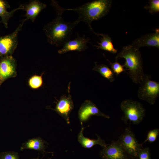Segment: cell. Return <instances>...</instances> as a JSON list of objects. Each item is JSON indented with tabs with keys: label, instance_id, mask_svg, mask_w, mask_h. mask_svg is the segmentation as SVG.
<instances>
[{
	"label": "cell",
	"instance_id": "30bf717a",
	"mask_svg": "<svg viewBox=\"0 0 159 159\" xmlns=\"http://www.w3.org/2000/svg\"><path fill=\"white\" fill-rule=\"evenodd\" d=\"M16 61L12 55L0 59V86L7 79L16 75Z\"/></svg>",
	"mask_w": 159,
	"mask_h": 159
},
{
	"label": "cell",
	"instance_id": "e0dca14e",
	"mask_svg": "<svg viewBox=\"0 0 159 159\" xmlns=\"http://www.w3.org/2000/svg\"><path fill=\"white\" fill-rule=\"evenodd\" d=\"M96 35L102 36L100 42H97V45H95L97 49L107 51L112 53L115 54L117 52L113 45L111 37L108 34L96 33Z\"/></svg>",
	"mask_w": 159,
	"mask_h": 159
},
{
	"label": "cell",
	"instance_id": "9c48e42d",
	"mask_svg": "<svg viewBox=\"0 0 159 159\" xmlns=\"http://www.w3.org/2000/svg\"><path fill=\"white\" fill-rule=\"evenodd\" d=\"M99 154L102 159H132L117 141H113L103 148Z\"/></svg>",
	"mask_w": 159,
	"mask_h": 159
},
{
	"label": "cell",
	"instance_id": "7402d4cb",
	"mask_svg": "<svg viewBox=\"0 0 159 159\" xmlns=\"http://www.w3.org/2000/svg\"><path fill=\"white\" fill-rule=\"evenodd\" d=\"M151 14L158 13L159 11V0H150L149 4L145 7Z\"/></svg>",
	"mask_w": 159,
	"mask_h": 159
},
{
	"label": "cell",
	"instance_id": "ffe728a7",
	"mask_svg": "<svg viewBox=\"0 0 159 159\" xmlns=\"http://www.w3.org/2000/svg\"><path fill=\"white\" fill-rule=\"evenodd\" d=\"M43 73L41 75H34L29 79L28 83L30 87L33 89H37L42 85L43 80L42 76Z\"/></svg>",
	"mask_w": 159,
	"mask_h": 159
},
{
	"label": "cell",
	"instance_id": "8fae6325",
	"mask_svg": "<svg viewBox=\"0 0 159 159\" xmlns=\"http://www.w3.org/2000/svg\"><path fill=\"white\" fill-rule=\"evenodd\" d=\"M78 117L81 123L87 121L93 115L101 116L109 119V116L102 112L92 101L85 100L82 104L78 112Z\"/></svg>",
	"mask_w": 159,
	"mask_h": 159
},
{
	"label": "cell",
	"instance_id": "603a6c76",
	"mask_svg": "<svg viewBox=\"0 0 159 159\" xmlns=\"http://www.w3.org/2000/svg\"><path fill=\"white\" fill-rule=\"evenodd\" d=\"M159 129L155 128L149 131L147 135V138L144 142L142 143L143 145L147 141L150 143L155 142L158 135Z\"/></svg>",
	"mask_w": 159,
	"mask_h": 159
},
{
	"label": "cell",
	"instance_id": "5b68a950",
	"mask_svg": "<svg viewBox=\"0 0 159 159\" xmlns=\"http://www.w3.org/2000/svg\"><path fill=\"white\" fill-rule=\"evenodd\" d=\"M138 97L150 105H153L159 95V82L151 80L150 76L145 74L139 84Z\"/></svg>",
	"mask_w": 159,
	"mask_h": 159
},
{
	"label": "cell",
	"instance_id": "52a82bcc",
	"mask_svg": "<svg viewBox=\"0 0 159 159\" xmlns=\"http://www.w3.org/2000/svg\"><path fill=\"white\" fill-rule=\"evenodd\" d=\"M26 20L23 19L16 30L12 33L0 36V59L12 55L18 44V35Z\"/></svg>",
	"mask_w": 159,
	"mask_h": 159
},
{
	"label": "cell",
	"instance_id": "8992f818",
	"mask_svg": "<svg viewBox=\"0 0 159 159\" xmlns=\"http://www.w3.org/2000/svg\"><path fill=\"white\" fill-rule=\"evenodd\" d=\"M123 149L132 159H136L143 147L138 142L130 127H126L117 140Z\"/></svg>",
	"mask_w": 159,
	"mask_h": 159
},
{
	"label": "cell",
	"instance_id": "277c9868",
	"mask_svg": "<svg viewBox=\"0 0 159 159\" xmlns=\"http://www.w3.org/2000/svg\"><path fill=\"white\" fill-rule=\"evenodd\" d=\"M120 107L124 114L122 120L125 123L129 120L138 125L142 121L145 115V109L143 105L135 100H124L121 103Z\"/></svg>",
	"mask_w": 159,
	"mask_h": 159
},
{
	"label": "cell",
	"instance_id": "d4e9b609",
	"mask_svg": "<svg viewBox=\"0 0 159 159\" xmlns=\"http://www.w3.org/2000/svg\"><path fill=\"white\" fill-rule=\"evenodd\" d=\"M0 159H19V157L17 153L5 152L0 153Z\"/></svg>",
	"mask_w": 159,
	"mask_h": 159
},
{
	"label": "cell",
	"instance_id": "2e32d148",
	"mask_svg": "<svg viewBox=\"0 0 159 159\" xmlns=\"http://www.w3.org/2000/svg\"><path fill=\"white\" fill-rule=\"evenodd\" d=\"M9 7L10 5L6 1L0 0V17L1 19V22L6 28H8L9 20L13 16L14 13L18 10L23 9L24 6L22 5H21L18 8L11 11H8L7 9Z\"/></svg>",
	"mask_w": 159,
	"mask_h": 159
},
{
	"label": "cell",
	"instance_id": "7a4b0ae2",
	"mask_svg": "<svg viewBox=\"0 0 159 159\" xmlns=\"http://www.w3.org/2000/svg\"><path fill=\"white\" fill-rule=\"evenodd\" d=\"M112 0H95L85 3L79 7L73 9H64L63 11H73L78 15L77 20L79 23H86L94 33L95 32L91 26V23L105 16L109 12L111 8Z\"/></svg>",
	"mask_w": 159,
	"mask_h": 159
},
{
	"label": "cell",
	"instance_id": "4fadbf2b",
	"mask_svg": "<svg viewBox=\"0 0 159 159\" xmlns=\"http://www.w3.org/2000/svg\"><path fill=\"white\" fill-rule=\"evenodd\" d=\"M131 45L138 49L143 47H152L159 48V29H156L154 33L146 34L136 39Z\"/></svg>",
	"mask_w": 159,
	"mask_h": 159
},
{
	"label": "cell",
	"instance_id": "6da1fadb",
	"mask_svg": "<svg viewBox=\"0 0 159 159\" xmlns=\"http://www.w3.org/2000/svg\"><path fill=\"white\" fill-rule=\"evenodd\" d=\"M52 4L56 9V17L43 27V30L47 42L55 46H63L70 37L74 27L79 23L76 20L72 22H65L62 17L64 12L57 2L52 1Z\"/></svg>",
	"mask_w": 159,
	"mask_h": 159
},
{
	"label": "cell",
	"instance_id": "cb8c5ba5",
	"mask_svg": "<svg viewBox=\"0 0 159 159\" xmlns=\"http://www.w3.org/2000/svg\"><path fill=\"white\" fill-rule=\"evenodd\" d=\"M136 159H151L149 147L143 148L138 152Z\"/></svg>",
	"mask_w": 159,
	"mask_h": 159
},
{
	"label": "cell",
	"instance_id": "7c38bea8",
	"mask_svg": "<svg viewBox=\"0 0 159 159\" xmlns=\"http://www.w3.org/2000/svg\"><path fill=\"white\" fill-rule=\"evenodd\" d=\"M90 39L85 36L81 37L78 34L77 37L74 39L69 40L65 43L58 52L59 54H63L71 51H84L88 48L87 44Z\"/></svg>",
	"mask_w": 159,
	"mask_h": 159
},
{
	"label": "cell",
	"instance_id": "9a60e30c",
	"mask_svg": "<svg viewBox=\"0 0 159 159\" xmlns=\"http://www.w3.org/2000/svg\"><path fill=\"white\" fill-rule=\"evenodd\" d=\"M84 129L82 125L81 129L77 136L78 141L82 147L90 148L96 145H99L102 148L105 147L107 145L105 141L97 135H96L97 136V139H91L84 137L83 135Z\"/></svg>",
	"mask_w": 159,
	"mask_h": 159
},
{
	"label": "cell",
	"instance_id": "ba28073f",
	"mask_svg": "<svg viewBox=\"0 0 159 159\" xmlns=\"http://www.w3.org/2000/svg\"><path fill=\"white\" fill-rule=\"evenodd\" d=\"M70 83L71 82H69L68 85L67 95L61 96L57 102L55 108L52 109L62 117L67 124L70 122L69 115L74 107L73 102L70 93Z\"/></svg>",
	"mask_w": 159,
	"mask_h": 159
},
{
	"label": "cell",
	"instance_id": "44dd1931",
	"mask_svg": "<svg viewBox=\"0 0 159 159\" xmlns=\"http://www.w3.org/2000/svg\"><path fill=\"white\" fill-rule=\"evenodd\" d=\"M110 62L111 70L115 75L118 76L123 72L125 71L124 66L120 64L117 60L114 62H112L107 59Z\"/></svg>",
	"mask_w": 159,
	"mask_h": 159
},
{
	"label": "cell",
	"instance_id": "ac0fdd59",
	"mask_svg": "<svg viewBox=\"0 0 159 159\" xmlns=\"http://www.w3.org/2000/svg\"><path fill=\"white\" fill-rule=\"evenodd\" d=\"M45 142L41 138L38 137L30 139L23 143L21 149H24L34 150L44 152L45 148Z\"/></svg>",
	"mask_w": 159,
	"mask_h": 159
},
{
	"label": "cell",
	"instance_id": "484cf974",
	"mask_svg": "<svg viewBox=\"0 0 159 159\" xmlns=\"http://www.w3.org/2000/svg\"></svg>",
	"mask_w": 159,
	"mask_h": 159
},
{
	"label": "cell",
	"instance_id": "5bb4252c",
	"mask_svg": "<svg viewBox=\"0 0 159 159\" xmlns=\"http://www.w3.org/2000/svg\"><path fill=\"white\" fill-rule=\"evenodd\" d=\"M24 6L23 9L26 12L25 19H29L32 22L34 21L39 13L47 7L45 4L37 0L32 1Z\"/></svg>",
	"mask_w": 159,
	"mask_h": 159
},
{
	"label": "cell",
	"instance_id": "3957f363",
	"mask_svg": "<svg viewBox=\"0 0 159 159\" xmlns=\"http://www.w3.org/2000/svg\"><path fill=\"white\" fill-rule=\"evenodd\" d=\"M116 60L120 58L125 60L123 65L127 73L134 83L140 84L145 75L142 59L139 49L131 45L123 47L115 57Z\"/></svg>",
	"mask_w": 159,
	"mask_h": 159
},
{
	"label": "cell",
	"instance_id": "d6986e66",
	"mask_svg": "<svg viewBox=\"0 0 159 159\" xmlns=\"http://www.w3.org/2000/svg\"><path fill=\"white\" fill-rule=\"evenodd\" d=\"M92 70L99 73L103 77L107 79L111 82L115 80L114 74L111 69L104 64H97L95 62V65Z\"/></svg>",
	"mask_w": 159,
	"mask_h": 159
}]
</instances>
